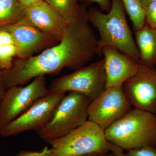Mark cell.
<instances>
[{
    "mask_svg": "<svg viewBox=\"0 0 156 156\" xmlns=\"http://www.w3.org/2000/svg\"><path fill=\"white\" fill-rule=\"evenodd\" d=\"M132 108L122 86L108 87L90 102L88 120L105 131Z\"/></svg>",
    "mask_w": 156,
    "mask_h": 156,
    "instance_id": "cell-9",
    "label": "cell"
},
{
    "mask_svg": "<svg viewBox=\"0 0 156 156\" xmlns=\"http://www.w3.org/2000/svg\"><path fill=\"white\" fill-rule=\"evenodd\" d=\"M87 14L89 22L99 33L97 42L101 50L104 47H113L140 62L139 51L121 0H111V6L107 14L92 9Z\"/></svg>",
    "mask_w": 156,
    "mask_h": 156,
    "instance_id": "cell-2",
    "label": "cell"
},
{
    "mask_svg": "<svg viewBox=\"0 0 156 156\" xmlns=\"http://www.w3.org/2000/svg\"><path fill=\"white\" fill-rule=\"evenodd\" d=\"M110 151L115 154V156H124V150L119 147L110 143Z\"/></svg>",
    "mask_w": 156,
    "mask_h": 156,
    "instance_id": "cell-24",
    "label": "cell"
},
{
    "mask_svg": "<svg viewBox=\"0 0 156 156\" xmlns=\"http://www.w3.org/2000/svg\"><path fill=\"white\" fill-rule=\"evenodd\" d=\"M85 11L68 25L61 41L36 56L18 58L9 69L0 70V80L6 89L22 85L37 77L59 73L64 68L77 70L96 55H102L98 39L89 24Z\"/></svg>",
    "mask_w": 156,
    "mask_h": 156,
    "instance_id": "cell-1",
    "label": "cell"
},
{
    "mask_svg": "<svg viewBox=\"0 0 156 156\" xmlns=\"http://www.w3.org/2000/svg\"><path fill=\"white\" fill-rule=\"evenodd\" d=\"M124 156H156V148L144 147L133 149L124 154Z\"/></svg>",
    "mask_w": 156,
    "mask_h": 156,
    "instance_id": "cell-20",
    "label": "cell"
},
{
    "mask_svg": "<svg viewBox=\"0 0 156 156\" xmlns=\"http://www.w3.org/2000/svg\"><path fill=\"white\" fill-rule=\"evenodd\" d=\"M9 44H15L14 38L9 32L0 29V46Z\"/></svg>",
    "mask_w": 156,
    "mask_h": 156,
    "instance_id": "cell-21",
    "label": "cell"
},
{
    "mask_svg": "<svg viewBox=\"0 0 156 156\" xmlns=\"http://www.w3.org/2000/svg\"><path fill=\"white\" fill-rule=\"evenodd\" d=\"M17 1L23 7L26 9L43 0H17Z\"/></svg>",
    "mask_w": 156,
    "mask_h": 156,
    "instance_id": "cell-23",
    "label": "cell"
},
{
    "mask_svg": "<svg viewBox=\"0 0 156 156\" xmlns=\"http://www.w3.org/2000/svg\"><path fill=\"white\" fill-rule=\"evenodd\" d=\"M124 9L132 22L135 31L142 28L146 23L144 8L140 0H121Z\"/></svg>",
    "mask_w": 156,
    "mask_h": 156,
    "instance_id": "cell-17",
    "label": "cell"
},
{
    "mask_svg": "<svg viewBox=\"0 0 156 156\" xmlns=\"http://www.w3.org/2000/svg\"><path fill=\"white\" fill-rule=\"evenodd\" d=\"M34 79L26 87L15 86L6 90L0 105V131L49 91L45 76Z\"/></svg>",
    "mask_w": 156,
    "mask_h": 156,
    "instance_id": "cell-8",
    "label": "cell"
},
{
    "mask_svg": "<svg viewBox=\"0 0 156 156\" xmlns=\"http://www.w3.org/2000/svg\"><path fill=\"white\" fill-rule=\"evenodd\" d=\"M65 92L50 91L39 98L24 112L0 131L3 137L17 135L25 131L37 132L47 126L52 119Z\"/></svg>",
    "mask_w": 156,
    "mask_h": 156,
    "instance_id": "cell-7",
    "label": "cell"
},
{
    "mask_svg": "<svg viewBox=\"0 0 156 156\" xmlns=\"http://www.w3.org/2000/svg\"><path fill=\"white\" fill-rule=\"evenodd\" d=\"M25 17V9L17 0H0V29Z\"/></svg>",
    "mask_w": 156,
    "mask_h": 156,
    "instance_id": "cell-16",
    "label": "cell"
},
{
    "mask_svg": "<svg viewBox=\"0 0 156 156\" xmlns=\"http://www.w3.org/2000/svg\"><path fill=\"white\" fill-rule=\"evenodd\" d=\"M6 90L7 89L4 87L2 83L0 80V105H1L3 98H4V96H5Z\"/></svg>",
    "mask_w": 156,
    "mask_h": 156,
    "instance_id": "cell-25",
    "label": "cell"
},
{
    "mask_svg": "<svg viewBox=\"0 0 156 156\" xmlns=\"http://www.w3.org/2000/svg\"><path fill=\"white\" fill-rule=\"evenodd\" d=\"M25 17L40 30L58 42L61 41L68 25L44 0L25 9Z\"/></svg>",
    "mask_w": 156,
    "mask_h": 156,
    "instance_id": "cell-13",
    "label": "cell"
},
{
    "mask_svg": "<svg viewBox=\"0 0 156 156\" xmlns=\"http://www.w3.org/2000/svg\"><path fill=\"white\" fill-rule=\"evenodd\" d=\"M91 101L83 94L70 92L57 106L47 126L38 131L39 136L49 143L71 132L88 120Z\"/></svg>",
    "mask_w": 156,
    "mask_h": 156,
    "instance_id": "cell-4",
    "label": "cell"
},
{
    "mask_svg": "<svg viewBox=\"0 0 156 156\" xmlns=\"http://www.w3.org/2000/svg\"><path fill=\"white\" fill-rule=\"evenodd\" d=\"M131 106L156 114V69L140 63L137 73L123 84Z\"/></svg>",
    "mask_w": 156,
    "mask_h": 156,
    "instance_id": "cell-10",
    "label": "cell"
},
{
    "mask_svg": "<svg viewBox=\"0 0 156 156\" xmlns=\"http://www.w3.org/2000/svg\"><path fill=\"white\" fill-rule=\"evenodd\" d=\"M145 11L146 23L156 30V2L144 7Z\"/></svg>",
    "mask_w": 156,
    "mask_h": 156,
    "instance_id": "cell-19",
    "label": "cell"
},
{
    "mask_svg": "<svg viewBox=\"0 0 156 156\" xmlns=\"http://www.w3.org/2000/svg\"><path fill=\"white\" fill-rule=\"evenodd\" d=\"M2 29L12 35L17 48L18 58H28L39 51L57 44L53 37L44 33L24 17Z\"/></svg>",
    "mask_w": 156,
    "mask_h": 156,
    "instance_id": "cell-11",
    "label": "cell"
},
{
    "mask_svg": "<svg viewBox=\"0 0 156 156\" xmlns=\"http://www.w3.org/2000/svg\"><path fill=\"white\" fill-rule=\"evenodd\" d=\"M135 40L141 64L154 67L156 65V30L146 23L135 32Z\"/></svg>",
    "mask_w": 156,
    "mask_h": 156,
    "instance_id": "cell-14",
    "label": "cell"
},
{
    "mask_svg": "<svg viewBox=\"0 0 156 156\" xmlns=\"http://www.w3.org/2000/svg\"><path fill=\"white\" fill-rule=\"evenodd\" d=\"M17 48L15 45L0 46V67L2 70L9 69L12 66L14 56H17Z\"/></svg>",
    "mask_w": 156,
    "mask_h": 156,
    "instance_id": "cell-18",
    "label": "cell"
},
{
    "mask_svg": "<svg viewBox=\"0 0 156 156\" xmlns=\"http://www.w3.org/2000/svg\"><path fill=\"white\" fill-rule=\"evenodd\" d=\"M54 156H82L110 151L104 130L91 121L49 143Z\"/></svg>",
    "mask_w": 156,
    "mask_h": 156,
    "instance_id": "cell-5",
    "label": "cell"
},
{
    "mask_svg": "<svg viewBox=\"0 0 156 156\" xmlns=\"http://www.w3.org/2000/svg\"><path fill=\"white\" fill-rule=\"evenodd\" d=\"M143 7L151 3L155 2L156 0H140Z\"/></svg>",
    "mask_w": 156,
    "mask_h": 156,
    "instance_id": "cell-27",
    "label": "cell"
},
{
    "mask_svg": "<svg viewBox=\"0 0 156 156\" xmlns=\"http://www.w3.org/2000/svg\"><path fill=\"white\" fill-rule=\"evenodd\" d=\"M0 70H2V69H1V67H0Z\"/></svg>",
    "mask_w": 156,
    "mask_h": 156,
    "instance_id": "cell-29",
    "label": "cell"
},
{
    "mask_svg": "<svg viewBox=\"0 0 156 156\" xmlns=\"http://www.w3.org/2000/svg\"><path fill=\"white\" fill-rule=\"evenodd\" d=\"M82 156H115L113 153H108L105 154H92L85 155Z\"/></svg>",
    "mask_w": 156,
    "mask_h": 156,
    "instance_id": "cell-26",
    "label": "cell"
},
{
    "mask_svg": "<svg viewBox=\"0 0 156 156\" xmlns=\"http://www.w3.org/2000/svg\"><path fill=\"white\" fill-rule=\"evenodd\" d=\"M104 131L108 141L124 151L156 148V114L153 113L132 108Z\"/></svg>",
    "mask_w": 156,
    "mask_h": 156,
    "instance_id": "cell-3",
    "label": "cell"
},
{
    "mask_svg": "<svg viewBox=\"0 0 156 156\" xmlns=\"http://www.w3.org/2000/svg\"><path fill=\"white\" fill-rule=\"evenodd\" d=\"M17 156H31L30 154L27 151H22Z\"/></svg>",
    "mask_w": 156,
    "mask_h": 156,
    "instance_id": "cell-28",
    "label": "cell"
},
{
    "mask_svg": "<svg viewBox=\"0 0 156 156\" xmlns=\"http://www.w3.org/2000/svg\"><path fill=\"white\" fill-rule=\"evenodd\" d=\"M63 18L67 24L75 22L86 11L78 0H44Z\"/></svg>",
    "mask_w": 156,
    "mask_h": 156,
    "instance_id": "cell-15",
    "label": "cell"
},
{
    "mask_svg": "<svg viewBox=\"0 0 156 156\" xmlns=\"http://www.w3.org/2000/svg\"><path fill=\"white\" fill-rule=\"evenodd\" d=\"M87 1L97 3L101 10L104 11H109L111 6V0H87Z\"/></svg>",
    "mask_w": 156,
    "mask_h": 156,
    "instance_id": "cell-22",
    "label": "cell"
},
{
    "mask_svg": "<svg viewBox=\"0 0 156 156\" xmlns=\"http://www.w3.org/2000/svg\"><path fill=\"white\" fill-rule=\"evenodd\" d=\"M105 88L106 76L102 59L56 78L48 89L53 92H79L92 101Z\"/></svg>",
    "mask_w": 156,
    "mask_h": 156,
    "instance_id": "cell-6",
    "label": "cell"
},
{
    "mask_svg": "<svg viewBox=\"0 0 156 156\" xmlns=\"http://www.w3.org/2000/svg\"><path fill=\"white\" fill-rule=\"evenodd\" d=\"M106 76V88L122 86L139 69L140 62L111 47L101 49Z\"/></svg>",
    "mask_w": 156,
    "mask_h": 156,
    "instance_id": "cell-12",
    "label": "cell"
}]
</instances>
